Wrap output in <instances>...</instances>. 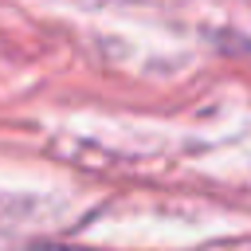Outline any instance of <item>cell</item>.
Instances as JSON below:
<instances>
[{"label":"cell","mask_w":251,"mask_h":251,"mask_svg":"<svg viewBox=\"0 0 251 251\" xmlns=\"http://www.w3.org/2000/svg\"><path fill=\"white\" fill-rule=\"evenodd\" d=\"M43 251H86V247H43Z\"/></svg>","instance_id":"1"}]
</instances>
